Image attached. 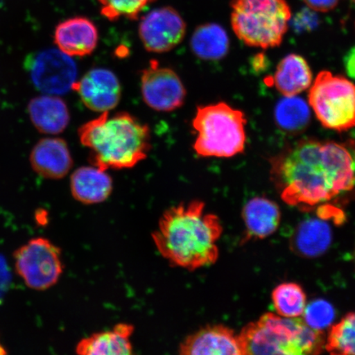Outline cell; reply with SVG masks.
Returning <instances> with one entry per match:
<instances>
[{
  "label": "cell",
  "mask_w": 355,
  "mask_h": 355,
  "mask_svg": "<svg viewBox=\"0 0 355 355\" xmlns=\"http://www.w3.org/2000/svg\"><path fill=\"white\" fill-rule=\"evenodd\" d=\"M270 179L284 202L303 208L355 198V140L303 139L270 159Z\"/></svg>",
  "instance_id": "1"
},
{
  "label": "cell",
  "mask_w": 355,
  "mask_h": 355,
  "mask_svg": "<svg viewBox=\"0 0 355 355\" xmlns=\"http://www.w3.org/2000/svg\"><path fill=\"white\" fill-rule=\"evenodd\" d=\"M222 232L218 217L205 211V203L193 200L164 211L153 241L168 263L192 272L216 263Z\"/></svg>",
  "instance_id": "2"
},
{
  "label": "cell",
  "mask_w": 355,
  "mask_h": 355,
  "mask_svg": "<svg viewBox=\"0 0 355 355\" xmlns=\"http://www.w3.org/2000/svg\"><path fill=\"white\" fill-rule=\"evenodd\" d=\"M78 136L90 152L89 162L104 171L132 168L148 157L152 148L148 124L127 112L101 113L84 123Z\"/></svg>",
  "instance_id": "3"
},
{
  "label": "cell",
  "mask_w": 355,
  "mask_h": 355,
  "mask_svg": "<svg viewBox=\"0 0 355 355\" xmlns=\"http://www.w3.org/2000/svg\"><path fill=\"white\" fill-rule=\"evenodd\" d=\"M243 354H318L325 349L322 331L313 329L304 319L266 313L238 335Z\"/></svg>",
  "instance_id": "4"
},
{
  "label": "cell",
  "mask_w": 355,
  "mask_h": 355,
  "mask_svg": "<svg viewBox=\"0 0 355 355\" xmlns=\"http://www.w3.org/2000/svg\"><path fill=\"white\" fill-rule=\"evenodd\" d=\"M247 119L243 111L225 102L198 106L193 128V149L200 157L230 158L243 153Z\"/></svg>",
  "instance_id": "5"
},
{
  "label": "cell",
  "mask_w": 355,
  "mask_h": 355,
  "mask_svg": "<svg viewBox=\"0 0 355 355\" xmlns=\"http://www.w3.org/2000/svg\"><path fill=\"white\" fill-rule=\"evenodd\" d=\"M232 26L248 46L270 49L281 46L291 19L286 0H232Z\"/></svg>",
  "instance_id": "6"
},
{
  "label": "cell",
  "mask_w": 355,
  "mask_h": 355,
  "mask_svg": "<svg viewBox=\"0 0 355 355\" xmlns=\"http://www.w3.org/2000/svg\"><path fill=\"white\" fill-rule=\"evenodd\" d=\"M311 108L324 128L343 132L355 128V84L322 71L309 92Z\"/></svg>",
  "instance_id": "7"
},
{
  "label": "cell",
  "mask_w": 355,
  "mask_h": 355,
  "mask_svg": "<svg viewBox=\"0 0 355 355\" xmlns=\"http://www.w3.org/2000/svg\"><path fill=\"white\" fill-rule=\"evenodd\" d=\"M13 259L16 272L32 290L54 286L64 272L60 248L46 238L31 239L15 251Z\"/></svg>",
  "instance_id": "8"
},
{
  "label": "cell",
  "mask_w": 355,
  "mask_h": 355,
  "mask_svg": "<svg viewBox=\"0 0 355 355\" xmlns=\"http://www.w3.org/2000/svg\"><path fill=\"white\" fill-rule=\"evenodd\" d=\"M25 68L37 90L47 95H64L77 79V67L71 57L55 49L31 54Z\"/></svg>",
  "instance_id": "9"
},
{
  "label": "cell",
  "mask_w": 355,
  "mask_h": 355,
  "mask_svg": "<svg viewBox=\"0 0 355 355\" xmlns=\"http://www.w3.org/2000/svg\"><path fill=\"white\" fill-rule=\"evenodd\" d=\"M141 93L146 105L158 112H172L184 104L187 91L174 70L150 60L141 74Z\"/></svg>",
  "instance_id": "10"
},
{
  "label": "cell",
  "mask_w": 355,
  "mask_h": 355,
  "mask_svg": "<svg viewBox=\"0 0 355 355\" xmlns=\"http://www.w3.org/2000/svg\"><path fill=\"white\" fill-rule=\"evenodd\" d=\"M187 25L172 7H162L150 12L141 19L139 35L148 52L162 54L174 50L183 42Z\"/></svg>",
  "instance_id": "11"
},
{
  "label": "cell",
  "mask_w": 355,
  "mask_h": 355,
  "mask_svg": "<svg viewBox=\"0 0 355 355\" xmlns=\"http://www.w3.org/2000/svg\"><path fill=\"white\" fill-rule=\"evenodd\" d=\"M72 90L76 92L87 108L95 112H110L121 101V83L112 71L93 69L74 83Z\"/></svg>",
  "instance_id": "12"
},
{
  "label": "cell",
  "mask_w": 355,
  "mask_h": 355,
  "mask_svg": "<svg viewBox=\"0 0 355 355\" xmlns=\"http://www.w3.org/2000/svg\"><path fill=\"white\" fill-rule=\"evenodd\" d=\"M183 355H243L238 336L230 328L212 325L186 337L179 346Z\"/></svg>",
  "instance_id": "13"
},
{
  "label": "cell",
  "mask_w": 355,
  "mask_h": 355,
  "mask_svg": "<svg viewBox=\"0 0 355 355\" xmlns=\"http://www.w3.org/2000/svg\"><path fill=\"white\" fill-rule=\"evenodd\" d=\"M59 50L70 57H85L96 50L99 41L98 30L84 17H74L60 22L54 33Z\"/></svg>",
  "instance_id": "14"
},
{
  "label": "cell",
  "mask_w": 355,
  "mask_h": 355,
  "mask_svg": "<svg viewBox=\"0 0 355 355\" xmlns=\"http://www.w3.org/2000/svg\"><path fill=\"white\" fill-rule=\"evenodd\" d=\"M30 163L37 175L49 180L63 179L73 165L68 144L61 139H43L35 145Z\"/></svg>",
  "instance_id": "15"
},
{
  "label": "cell",
  "mask_w": 355,
  "mask_h": 355,
  "mask_svg": "<svg viewBox=\"0 0 355 355\" xmlns=\"http://www.w3.org/2000/svg\"><path fill=\"white\" fill-rule=\"evenodd\" d=\"M70 190L78 202L85 205L104 202L113 192V180L96 166L77 168L70 178Z\"/></svg>",
  "instance_id": "16"
},
{
  "label": "cell",
  "mask_w": 355,
  "mask_h": 355,
  "mask_svg": "<svg viewBox=\"0 0 355 355\" xmlns=\"http://www.w3.org/2000/svg\"><path fill=\"white\" fill-rule=\"evenodd\" d=\"M28 113L35 128L46 135L63 132L70 121L68 105L55 95L35 97L28 103Z\"/></svg>",
  "instance_id": "17"
},
{
  "label": "cell",
  "mask_w": 355,
  "mask_h": 355,
  "mask_svg": "<svg viewBox=\"0 0 355 355\" xmlns=\"http://www.w3.org/2000/svg\"><path fill=\"white\" fill-rule=\"evenodd\" d=\"M131 324L118 323L113 329L95 333L80 340L76 352L81 355H126L133 353Z\"/></svg>",
  "instance_id": "18"
},
{
  "label": "cell",
  "mask_w": 355,
  "mask_h": 355,
  "mask_svg": "<svg viewBox=\"0 0 355 355\" xmlns=\"http://www.w3.org/2000/svg\"><path fill=\"white\" fill-rule=\"evenodd\" d=\"M246 238L264 239L272 234L281 221V211L276 203L257 197L248 201L243 210Z\"/></svg>",
  "instance_id": "19"
},
{
  "label": "cell",
  "mask_w": 355,
  "mask_h": 355,
  "mask_svg": "<svg viewBox=\"0 0 355 355\" xmlns=\"http://www.w3.org/2000/svg\"><path fill=\"white\" fill-rule=\"evenodd\" d=\"M313 73L304 58L291 54L279 62L273 82L284 96H295L312 85Z\"/></svg>",
  "instance_id": "20"
},
{
  "label": "cell",
  "mask_w": 355,
  "mask_h": 355,
  "mask_svg": "<svg viewBox=\"0 0 355 355\" xmlns=\"http://www.w3.org/2000/svg\"><path fill=\"white\" fill-rule=\"evenodd\" d=\"M331 242L330 225L321 219L311 218L302 222L297 228L292 247L301 256L315 257L323 254Z\"/></svg>",
  "instance_id": "21"
},
{
  "label": "cell",
  "mask_w": 355,
  "mask_h": 355,
  "mask_svg": "<svg viewBox=\"0 0 355 355\" xmlns=\"http://www.w3.org/2000/svg\"><path fill=\"white\" fill-rule=\"evenodd\" d=\"M190 48L200 60H222L229 52L230 40L227 33L216 24L198 26L191 37Z\"/></svg>",
  "instance_id": "22"
},
{
  "label": "cell",
  "mask_w": 355,
  "mask_h": 355,
  "mask_svg": "<svg viewBox=\"0 0 355 355\" xmlns=\"http://www.w3.org/2000/svg\"><path fill=\"white\" fill-rule=\"evenodd\" d=\"M310 109L300 97L285 96L279 101L275 110L277 125L288 132H300L308 127L310 121Z\"/></svg>",
  "instance_id": "23"
},
{
  "label": "cell",
  "mask_w": 355,
  "mask_h": 355,
  "mask_svg": "<svg viewBox=\"0 0 355 355\" xmlns=\"http://www.w3.org/2000/svg\"><path fill=\"white\" fill-rule=\"evenodd\" d=\"M275 309L279 316L299 318L306 307V295L298 284L283 283L272 293Z\"/></svg>",
  "instance_id": "24"
},
{
  "label": "cell",
  "mask_w": 355,
  "mask_h": 355,
  "mask_svg": "<svg viewBox=\"0 0 355 355\" xmlns=\"http://www.w3.org/2000/svg\"><path fill=\"white\" fill-rule=\"evenodd\" d=\"M327 352L332 354L355 355V313H349L333 326L325 343Z\"/></svg>",
  "instance_id": "25"
},
{
  "label": "cell",
  "mask_w": 355,
  "mask_h": 355,
  "mask_svg": "<svg viewBox=\"0 0 355 355\" xmlns=\"http://www.w3.org/2000/svg\"><path fill=\"white\" fill-rule=\"evenodd\" d=\"M101 15L114 21L126 17L137 20L141 12L155 0H98Z\"/></svg>",
  "instance_id": "26"
},
{
  "label": "cell",
  "mask_w": 355,
  "mask_h": 355,
  "mask_svg": "<svg viewBox=\"0 0 355 355\" xmlns=\"http://www.w3.org/2000/svg\"><path fill=\"white\" fill-rule=\"evenodd\" d=\"M303 315L304 321L309 327L315 330L322 331L331 325L336 312L329 302L317 300L306 306Z\"/></svg>",
  "instance_id": "27"
},
{
  "label": "cell",
  "mask_w": 355,
  "mask_h": 355,
  "mask_svg": "<svg viewBox=\"0 0 355 355\" xmlns=\"http://www.w3.org/2000/svg\"><path fill=\"white\" fill-rule=\"evenodd\" d=\"M307 6L314 11L327 12L334 10L340 0H304Z\"/></svg>",
  "instance_id": "28"
},
{
  "label": "cell",
  "mask_w": 355,
  "mask_h": 355,
  "mask_svg": "<svg viewBox=\"0 0 355 355\" xmlns=\"http://www.w3.org/2000/svg\"><path fill=\"white\" fill-rule=\"evenodd\" d=\"M346 72L349 76L355 79V47L350 51L345 59Z\"/></svg>",
  "instance_id": "29"
},
{
  "label": "cell",
  "mask_w": 355,
  "mask_h": 355,
  "mask_svg": "<svg viewBox=\"0 0 355 355\" xmlns=\"http://www.w3.org/2000/svg\"><path fill=\"white\" fill-rule=\"evenodd\" d=\"M7 354V352L6 349H4V348L3 347V346L1 345H0V354Z\"/></svg>",
  "instance_id": "30"
},
{
  "label": "cell",
  "mask_w": 355,
  "mask_h": 355,
  "mask_svg": "<svg viewBox=\"0 0 355 355\" xmlns=\"http://www.w3.org/2000/svg\"><path fill=\"white\" fill-rule=\"evenodd\" d=\"M354 2L355 3V0H354Z\"/></svg>",
  "instance_id": "31"
}]
</instances>
